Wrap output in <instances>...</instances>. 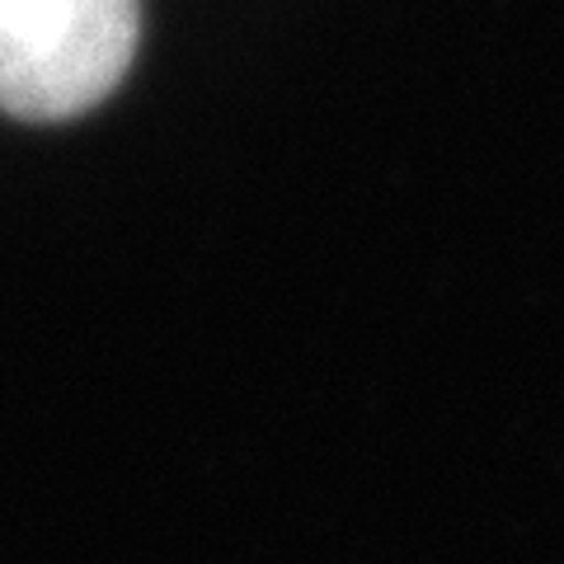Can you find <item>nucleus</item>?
Masks as SVG:
<instances>
[{
    "instance_id": "f257e3e1",
    "label": "nucleus",
    "mask_w": 564,
    "mask_h": 564,
    "mask_svg": "<svg viewBox=\"0 0 564 564\" xmlns=\"http://www.w3.org/2000/svg\"><path fill=\"white\" fill-rule=\"evenodd\" d=\"M137 39L141 0H0V113H90L128 76Z\"/></svg>"
}]
</instances>
